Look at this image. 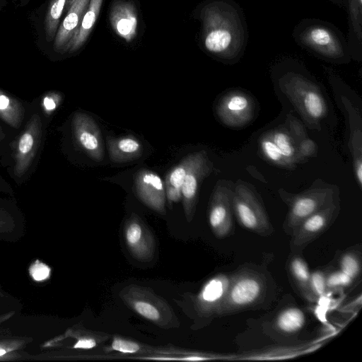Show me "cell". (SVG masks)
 <instances>
[{
    "label": "cell",
    "instance_id": "obj_23",
    "mask_svg": "<svg viewBox=\"0 0 362 362\" xmlns=\"http://www.w3.org/2000/svg\"><path fill=\"white\" fill-rule=\"evenodd\" d=\"M286 268L289 278L300 294L309 301H317L310 288V272L300 255L291 253Z\"/></svg>",
    "mask_w": 362,
    "mask_h": 362
},
{
    "label": "cell",
    "instance_id": "obj_43",
    "mask_svg": "<svg viewBox=\"0 0 362 362\" xmlns=\"http://www.w3.org/2000/svg\"><path fill=\"white\" fill-rule=\"evenodd\" d=\"M69 1H71V0H69Z\"/></svg>",
    "mask_w": 362,
    "mask_h": 362
},
{
    "label": "cell",
    "instance_id": "obj_16",
    "mask_svg": "<svg viewBox=\"0 0 362 362\" xmlns=\"http://www.w3.org/2000/svg\"><path fill=\"white\" fill-rule=\"evenodd\" d=\"M230 275L218 274L210 279L196 298L199 313L206 317L216 316L217 311L227 291Z\"/></svg>",
    "mask_w": 362,
    "mask_h": 362
},
{
    "label": "cell",
    "instance_id": "obj_9",
    "mask_svg": "<svg viewBox=\"0 0 362 362\" xmlns=\"http://www.w3.org/2000/svg\"><path fill=\"white\" fill-rule=\"evenodd\" d=\"M216 112L221 122L230 128L247 126L255 118L256 104L251 95L242 90H233L221 96Z\"/></svg>",
    "mask_w": 362,
    "mask_h": 362
},
{
    "label": "cell",
    "instance_id": "obj_11",
    "mask_svg": "<svg viewBox=\"0 0 362 362\" xmlns=\"http://www.w3.org/2000/svg\"><path fill=\"white\" fill-rule=\"evenodd\" d=\"M214 165L204 150L191 153V160L181 188L185 216L190 221L195 212L199 186L213 171Z\"/></svg>",
    "mask_w": 362,
    "mask_h": 362
},
{
    "label": "cell",
    "instance_id": "obj_20",
    "mask_svg": "<svg viewBox=\"0 0 362 362\" xmlns=\"http://www.w3.org/2000/svg\"><path fill=\"white\" fill-rule=\"evenodd\" d=\"M90 0H71L64 21L54 37V49L64 53L65 49L78 30Z\"/></svg>",
    "mask_w": 362,
    "mask_h": 362
},
{
    "label": "cell",
    "instance_id": "obj_38",
    "mask_svg": "<svg viewBox=\"0 0 362 362\" xmlns=\"http://www.w3.org/2000/svg\"><path fill=\"white\" fill-rule=\"evenodd\" d=\"M30 273L33 278L39 281L47 279L49 276L50 269L45 264L40 262L32 267Z\"/></svg>",
    "mask_w": 362,
    "mask_h": 362
},
{
    "label": "cell",
    "instance_id": "obj_29",
    "mask_svg": "<svg viewBox=\"0 0 362 362\" xmlns=\"http://www.w3.org/2000/svg\"><path fill=\"white\" fill-rule=\"evenodd\" d=\"M259 146L263 156L272 163L281 168H293L274 143L269 132H265L259 137Z\"/></svg>",
    "mask_w": 362,
    "mask_h": 362
},
{
    "label": "cell",
    "instance_id": "obj_18",
    "mask_svg": "<svg viewBox=\"0 0 362 362\" xmlns=\"http://www.w3.org/2000/svg\"><path fill=\"white\" fill-rule=\"evenodd\" d=\"M110 22L115 33L126 42H131L137 34L138 16L132 2L115 0L110 12Z\"/></svg>",
    "mask_w": 362,
    "mask_h": 362
},
{
    "label": "cell",
    "instance_id": "obj_25",
    "mask_svg": "<svg viewBox=\"0 0 362 362\" xmlns=\"http://www.w3.org/2000/svg\"><path fill=\"white\" fill-rule=\"evenodd\" d=\"M103 0H90L81 24L64 52L72 53L80 49L88 37L99 15Z\"/></svg>",
    "mask_w": 362,
    "mask_h": 362
},
{
    "label": "cell",
    "instance_id": "obj_7",
    "mask_svg": "<svg viewBox=\"0 0 362 362\" xmlns=\"http://www.w3.org/2000/svg\"><path fill=\"white\" fill-rule=\"evenodd\" d=\"M231 203L233 214L241 227L262 237L273 233L274 228L262 202L248 184L240 182L235 185Z\"/></svg>",
    "mask_w": 362,
    "mask_h": 362
},
{
    "label": "cell",
    "instance_id": "obj_19",
    "mask_svg": "<svg viewBox=\"0 0 362 362\" xmlns=\"http://www.w3.org/2000/svg\"><path fill=\"white\" fill-rule=\"evenodd\" d=\"M23 229V214L14 197H0V240H16Z\"/></svg>",
    "mask_w": 362,
    "mask_h": 362
},
{
    "label": "cell",
    "instance_id": "obj_3",
    "mask_svg": "<svg viewBox=\"0 0 362 362\" xmlns=\"http://www.w3.org/2000/svg\"><path fill=\"white\" fill-rule=\"evenodd\" d=\"M267 272L254 265L241 267L230 275L229 285L216 316L235 314L262 305L273 291Z\"/></svg>",
    "mask_w": 362,
    "mask_h": 362
},
{
    "label": "cell",
    "instance_id": "obj_26",
    "mask_svg": "<svg viewBox=\"0 0 362 362\" xmlns=\"http://www.w3.org/2000/svg\"><path fill=\"white\" fill-rule=\"evenodd\" d=\"M191 160V153L168 174L165 182V196L169 202H177L182 199L181 188Z\"/></svg>",
    "mask_w": 362,
    "mask_h": 362
},
{
    "label": "cell",
    "instance_id": "obj_4",
    "mask_svg": "<svg viewBox=\"0 0 362 362\" xmlns=\"http://www.w3.org/2000/svg\"><path fill=\"white\" fill-rule=\"evenodd\" d=\"M279 85L308 126L320 129V122L327 112L320 87L303 74L293 71L284 74L279 79Z\"/></svg>",
    "mask_w": 362,
    "mask_h": 362
},
{
    "label": "cell",
    "instance_id": "obj_2",
    "mask_svg": "<svg viewBox=\"0 0 362 362\" xmlns=\"http://www.w3.org/2000/svg\"><path fill=\"white\" fill-rule=\"evenodd\" d=\"M48 124L37 104L32 103L23 127L11 140L0 163L18 186L34 173L42 151Z\"/></svg>",
    "mask_w": 362,
    "mask_h": 362
},
{
    "label": "cell",
    "instance_id": "obj_15",
    "mask_svg": "<svg viewBox=\"0 0 362 362\" xmlns=\"http://www.w3.org/2000/svg\"><path fill=\"white\" fill-rule=\"evenodd\" d=\"M124 240L129 252L139 260H148L154 253L153 236L143 222L132 216L126 222L124 230Z\"/></svg>",
    "mask_w": 362,
    "mask_h": 362
},
{
    "label": "cell",
    "instance_id": "obj_1",
    "mask_svg": "<svg viewBox=\"0 0 362 362\" xmlns=\"http://www.w3.org/2000/svg\"><path fill=\"white\" fill-rule=\"evenodd\" d=\"M205 49L226 62L237 61L246 45V30L238 6L230 0H213L202 9Z\"/></svg>",
    "mask_w": 362,
    "mask_h": 362
},
{
    "label": "cell",
    "instance_id": "obj_8",
    "mask_svg": "<svg viewBox=\"0 0 362 362\" xmlns=\"http://www.w3.org/2000/svg\"><path fill=\"white\" fill-rule=\"evenodd\" d=\"M340 211L339 197L324 208L310 216L293 231L289 241L291 253L300 254L324 233L334 222Z\"/></svg>",
    "mask_w": 362,
    "mask_h": 362
},
{
    "label": "cell",
    "instance_id": "obj_6",
    "mask_svg": "<svg viewBox=\"0 0 362 362\" xmlns=\"http://www.w3.org/2000/svg\"><path fill=\"white\" fill-rule=\"evenodd\" d=\"M298 194H292L284 189L278 192L282 201L288 206L283 223L284 232L291 235L296 228L305 218L320 211L339 197L338 188L332 185L318 183Z\"/></svg>",
    "mask_w": 362,
    "mask_h": 362
},
{
    "label": "cell",
    "instance_id": "obj_41",
    "mask_svg": "<svg viewBox=\"0 0 362 362\" xmlns=\"http://www.w3.org/2000/svg\"><path fill=\"white\" fill-rule=\"evenodd\" d=\"M6 354V350L0 347V356H4Z\"/></svg>",
    "mask_w": 362,
    "mask_h": 362
},
{
    "label": "cell",
    "instance_id": "obj_24",
    "mask_svg": "<svg viewBox=\"0 0 362 362\" xmlns=\"http://www.w3.org/2000/svg\"><path fill=\"white\" fill-rule=\"evenodd\" d=\"M107 149L110 158L118 163L132 161L140 158L143 153L141 143L132 136L108 139Z\"/></svg>",
    "mask_w": 362,
    "mask_h": 362
},
{
    "label": "cell",
    "instance_id": "obj_35",
    "mask_svg": "<svg viewBox=\"0 0 362 362\" xmlns=\"http://www.w3.org/2000/svg\"><path fill=\"white\" fill-rule=\"evenodd\" d=\"M298 154L301 161L314 156L317 151V146L316 143L312 140L308 136L300 139L297 145Z\"/></svg>",
    "mask_w": 362,
    "mask_h": 362
},
{
    "label": "cell",
    "instance_id": "obj_37",
    "mask_svg": "<svg viewBox=\"0 0 362 362\" xmlns=\"http://www.w3.org/2000/svg\"><path fill=\"white\" fill-rule=\"evenodd\" d=\"M8 129L10 128L0 124V158L5 154L9 142L16 134Z\"/></svg>",
    "mask_w": 362,
    "mask_h": 362
},
{
    "label": "cell",
    "instance_id": "obj_12",
    "mask_svg": "<svg viewBox=\"0 0 362 362\" xmlns=\"http://www.w3.org/2000/svg\"><path fill=\"white\" fill-rule=\"evenodd\" d=\"M75 144L95 161L103 158V147L100 131L90 115L82 112L73 113L71 121Z\"/></svg>",
    "mask_w": 362,
    "mask_h": 362
},
{
    "label": "cell",
    "instance_id": "obj_34",
    "mask_svg": "<svg viewBox=\"0 0 362 362\" xmlns=\"http://www.w3.org/2000/svg\"><path fill=\"white\" fill-rule=\"evenodd\" d=\"M326 272L320 270L310 272V288L317 300L327 294L325 284Z\"/></svg>",
    "mask_w": 362,
    "mask_h": 362
},
{
    "label": "cell",
    "instance_id": "obj_30",
    "mask_svg": "<svg viewBox=\"0 0 362 362\" xmlns=\"http://www.w3.org/2000/svg\"><path fill=\"white\" fill-rule=\"evenodd\" d=\"M67 0H51L45 20V37L52 41L59 28V20Z\"/></svg>",
    "mask_w": 362,
    "mask_h": 362
},
{
    "label": "cell",
    "instance_id": "obj_17",
    "mask_svg": "<svg viewBox=\"0 0 362 362\" xmlns=\"http://www.w3.org/2000/svg\"><path fill=\"white\" fill-rule=\"evenodd\" d=\"M341 102L345 107L349 119L350 136L349 148L351 152L356 180L360 188L362 187V119L361 112L354 104L344 96Z\"/></svg>",
    "mask_w": 362,
    "mask_h": 362
},
{
    "label": "cell",
    "instance_id": "obj_27",
    "mask_svg": "<svg viewBox=\"0 0 362 362\" xmlns=\"http://www.w3.org/2000/svg\"><path fill=\"white\" fill-rule=\"evenodd\" d=\"M269 135L281 151L285 158L294 168L301 162L298 154L296 144L292 135L286 128H276L269 131Z\"/></svg>",
    "mask_w": 362,
    "mask_h": 362
},
{
    "label": "cell",
    "instance_id": "obj_14",
    "mask_svg": "<svg viewBox=\"0 0 362 362\" xmlns=\"http://www.w3.org/2000/svg\"><path fill=\"white\" fill-rule=\"evenodd\" d=\"M134 189L137 197L147 206L159 214H165V185L156 173L144 169L138 172L134 180Z\"/></svg>",
    "mask_w": 362,
    "mask_h": 362
},
{
    "label": "cell",
    "instance_id": "obj_40",
    "mask_svg": "<svg viewBox=\"0 0 362 362\" xmlns=\"http://www.w3.org/2000/svg\"><path fill=\"white\" fill-rule=\"evenodd\" d=\"M0 194L14 197L15 192L11 185L0 174Z\"/></svg>",
    "mask_w": 362,
    "mask_h": 362
},
{
    "label": "cell",
    "instance_id": "obj_32",
    "mask_svg": "<svg viewBox=\"0 0 362 362\" xmlns=\"http://www.w3.org/2000/svg\"><path fill=\"white\" fill-rule=\"evenodd\" d=\"M354 283L350 276L339 269L326 272L325 284L327 293L341 291L350 287Z\"/></svg>",
    "mask_w": 362,
    "mask_h": 362
},
{
    "label": "cell",
    "instance_id": "obj_13",
    "mask_svg": "<svg viewBox=\"0 0 362 362\" xmlns=\"http://www.w3.org/2000/svg\"><path fill=\"white\" fill-rule=\"evenodd\" d=\"M124 299L139 315L160 326L172 322L173 314L163 300L154 295L133 287L124 294Z\"/></svg>",
    "mask_w": 362,
    "mask_h": 362
},
{
    "label": "cell",
    "instance_id": "obj_31",
    "mask_svg": "<svg viewBox=\"0 0 362 362\" xmlns=\"http://www.w3.org/2000/svg\"><path fill=\"white\" fill-rule=\"evenodd\" d=\"M63 100L62 93L57 90L44 93L39 99V108L47 124Z\"/></svg>",
    "mask_w": 362,
    "mask_h": 362
},
{
    "label": "cell",
    "instance_id": "obj_42",
    "mask_svg": "<svg viewBox=\"0 0 362 362\" xmlns=\"http://www.w3.org/2000/svg\"><path fill=\"white\" fill-rule=\"evenodd\" d=\"M0 124H2L0 123Z\"/></svg>",
    "mask_w": 362,
    "mask_h": 362
},
{
    "label": "cell",
    "instance_id": "obj_10",
    "mask_svg": "<svg viewBox=\"0 0 362 362\" xmlns=\"http://www.w3.org/2000/svg\"><path fill=\"white\" fill-rule=\"evenodd\" d=\"M228 181L217 182L209 206L208 218L214 235L220 239L230 235L234 231L231 197L233 189Z\"/></svg>",
    "mask_w": 362,
    "mask_h": 362
},
{
    "label": "cell",
    "instance_id": "obj_39",
    "mask_svg": "<svg viewBox=\"0 0 362 362\" xmlns=\"http://www.w3.org/2000/svg\"><path fill=\"white\" fill-rule=\"evenodd\" d=\"M96 346V341L92 337H83L78 340L74 347L76 349H90Z\"/></svg>",
    "mask_w": 362,
    "mask_h": 362
},
{
    "label": "cell",
    "instance_id": "obj_22",
    "mask_svg": "<svg viewBox=\"0 0 362 362\" xmlns=\"http://www.w3.org/2000/svg\"><path fill=\"white\" fill-rule=\"evenodd\" d=\"M31 104H28L13 94L0 88V119L17 132L28 116Z\"/></svg>",
    "mask_w": 362,
    "mask_h": 362
},
{
    "label": "cell",
    "instance_id": "obj_28",
    "mask_svg": "<svg viewBox=\"0 0 362 362\" xmlns=\"http://www.w3.org/2000/svg\"><path fill=\"white\" fill-rule=\"evenodd\" d=\"M339 269L355 282L360 279L361 273V252L360 250L350 249L341 253L338 260Z\"/></svg>",
    "mask_w": 362,
    "mask_h": 362
},
{
    "label": "cell",
    "instance_id": "obj_36",
    "mask_svg": "<svg viewBox=\"0 0 362 362\" xmlns=\"http://www.w3.org/2000/svg\"><path fill=\"white\" fill-rule=\"evenodd\" d=\"M111 349L124 354H134L140 351L139 344L119 337H115L111 343Z\"/></svg>",
    "mask_w": 362,
    "mask_h": 362
},
{
    "label": "cell",
    "instance_id": "obj_21",
    "mask_svg": "<svg viewBox=\"0 0 362 362\" xmlns=\"http://www.w3.org/2000/svg\"><path fill=\"white\" fill-rule=\"evenodd\" d=\"M306 324L305 312L297 305H288L277 313L271 324L272 332L280 338L297 336Z\"/></svg>",
    "mask_w": 362,
    "mask_h": 362
},
{
    "label": "cell",
    "instance_id": "obj_33",
    "mask_svg": "<svg viewBox=\"0 0 362 362\" xmlns=\"http://www.w3.org/2000/svg\"><path fill=\"white\" fill-rule=\"evenodd\" d=\"M351 31L360 44L362 39V0H348Z\"/></svg>",
    "mask_w": 362,
    "mask_h": 362
},
{
    "label": "cell",
    "instance_id": "obj_5",
    "mask_svg": "<svg viewBox=\"0 0 362 362\" xmlns=\"http://www.w3.org/2000/svg\"><path fill=\"white\" fill-rule=\"evenodd\" d=\"M296 41L321 58L334 62H344L349 49L341 33L332 25L317 20H304L293 32Z\"/></svg>",
    "mask_w": 362,
    "mask_h": 362
}]
</instances>
